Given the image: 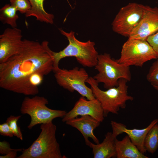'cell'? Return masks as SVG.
Wrapping results in <instances>:
<instances>
[{
  "mask_svg": "<svg viewBox=\"0 0 158 158\" xmlns=\"http://www.w3.org/2000/svg\"><path fill=\"white\" fill-rule=\"evenodd\" d=\"M17 11L10 4H5L0 9V20L3 24H7L11 28H16L17 20L19 18Z\"/></svg>",
  "mask_w": 158,
  "mask_h": 158,
  "instance_id": "obj_18",
  "label": "cell"
},
{
  "mask_svg": "<svg viewBox=\"0 0 158 158\" xmlns=\"http://www.w3.org/2000/svg\"><path fill=\"white\" fill-rule=\"evenodd\" d=\"M158 31V7L145 5L141 18L128 38L147 40Z\"/></svg>",
  "mask_w": 158,
  "mask_h": 158,
  "instance_id": "obj_10",
  "label": "cell"
},
{
  "mask_svg": "<svg viewBox=\"0 0 158 158\" xmlns=\"http://www.w3.org/2000/svg\"><path fill=\"white\" fill-rule=\"evenodd\" d=\"M21 30L7 28L0 35V63L6 62L17 53L23 43Z\"/></svg>",
  "mask_w": 158,
  "mask_h": 158,
  "instance_id": "obj_12",
  "label": "cell"
},
{
  "mask_svg": "<svg viewBox=\"0 0 158 158\" xmlns=\"http://www.w3.org/2000/svg\"><path fill=\"white\" fill-rule=\"evenodd\" d=\"M67 125L78 129L82 134L85 143L88 141L89 138H91L96 144L99 143L98 138L94 135V130L98 127L100 123L89 115L81 116L70 119L66 122Z\"/></svg>",
  "mask_w": 158,
  "mask_h": 158,
  "instance_id": "obj_14",
  "label": "cell"
},
{
  "mask_svg": "<svg viewBox=\"0 0 158 158\" xmlns=\"http://www.w3.org/2000/svg\"><path fill=\"white\" fill-rule=\"evenodd\" d=\"M89 115L100 122L104 119L103 110L99 102L96 98L88 100L81 97L75 103L73 108L63 118L62 121L66 122L79 116Z\"/></svg>",
  "mask_w": 158,
  "mask_h": 158,
  "instance_id": "obj_11",
  "label": "cell"
},
{
  "mask_svg": "<svg viewBox=\"0 0 158 158\" xmlns=\"http://www.w3.org/2000/svg\"><path fill=\"white\" fill-rule=\"evenodd\" d=\"M112 133L108 132L101 143L94 144L89 140L85 144L92 149L94 158L116 157L115 140Z\"/></svg>",
  "mask_w": 158,
  "mask_h": 158,
  "instance_id": "obj_15",
  "label": "cell"
},
{
  "mask_svg": "<svg viewBox=\"0 0 158 158\" xmlns=\"http://www.w3.org/2000/svg\"><path fill=\"white\" fill-rule=\"evenodd\" d=\"M153 87L155 89L158 91V85L154 86H153Z\"/></svg>",
  "mask_w": 158,
  "mask_h": 158,
  "instance_id": "obj_28",
  "label": "cell"
},
{
  "mask_svg": "<svg viewBox=\"0 0 158 158\" xmlns=\"http://www.w3.org/2000/svg\"><path fill=\"white\" fill-rule=\"evenodd\" d=\"M153 63L146 76V79L153 87L158 85V58Z\"/></svg>",
  "mask_w": 158,
  "mask_h": 158,
  "instance_id": "obj_21",
  "label": "cell"
},
{
  "mask_svg": "<svg viewBox=\"0 0 158 158\" xmlns=\"http://www.w3.org/2000/svg\"><path fill=\"white\" fill-rule=\"evenodd\" d=\"M48 103L47 99L43 96H35L24 98L20 111L22 114H28L31 118L30 122L28 126L29 129L37 125L52 121L55 118H63L66 114L65 110L49 108L47 106Z\"/></svg>",
  "mask_w": 158,
  "mask_h": 158,
  "instance_id": "obj_6",
  "label": "cell"
},
{
  "mask_svg": "<svg viewBox=\"0 0 158 158\" xmlns=\"http://www.w3.org/2000/svg\"><path fill=\"white\" fill-rule=\"evenodd\" d=\"M146 151L153 154L158 148V124L154 125L150 130L145 137L144 142Z\"/></svg>",
  "mask_w": 158,
  "mask_h": 158,
  "instance_id": "obj_19",
  "label": "cell"
},
{
  "mask_svg": "<svg viewBox=\"0 0 158 158\" xmlns=\"http://www.w3.org/2000/svg\"><path fill=\"white\" fill-rule=\"evenodd\" d=\"M115 145L117 158H149L139 150L127 135L120 140L116 138Z\"/></svg>",
  "mask_w": 158,
  "mask_h": 158,
  "instance_id": "obj_16",
  "label": "cell"
},
{
  "mask_svg": "<svg viewBox=\"0 0 158 158\" xmlns=\"http://www.w3.org/2000/svg\"><path fill=\"white\" fill-rule=\"evenodd\" d=\"M31 5L30 10L25 14L28 17H35L36 20L42 22L53 24L54 16L51 13H47L44 6V0H29Z\"/></svg>",
  "mask_w": 158,
  "mask_h": 158,
  "instance_id": "obj_17",
  "label": "cell"
},
{
  "mask_svg": "<svg viewBox=\"0 0 158 158\" xmlns=\"http://www.w3.org/2000/svg\"><path fill=\"white\" fill-rule=\"evenodd\" d=\"M16 150L11 149L9 143L5 140L0 141V153L2 155H6L11 151Z\"/></svg>",
  "mask_w": 158,
  "mask_h": 158,
  "instance_id": "obj_26",
  "label": "cell"
},
{
  "mask_svg": "<svg viewBox=\"0 0 158 158\" xmlns=\"http://www.w3.org/2000/svg\"><path fill=\"white\" fill-rule=\"evenodd\" d=\"M24 149H16L15 150L12 151L8 154L5 155H1L0 156V158H14L16 157L17 152H22Z\"/></svg>",
  "mask_w": 158,
  "mask_h": 158,
  "instance_id": "obj_27",
  "label": "cell"
},
{
  "mask_svg": "<svg viewBox=\"0 0 158 158\" xmlns=\"http://www.w3.org/2000/svg\"><path fill=\"white\" fill-rule=\"evenodd\" d=\"M157 58V54L147 40L129 39L122 46L119 63L128 66L142 67L146 62Z\"/></svg>",
  "mask_w": 158,
  "mask_h": 158,
  "instance_id": "obj_7",
  "label": "cell"
},
{
  "mask_svg": "<svg viewBox=\"0 0 158 158\" xmlns=\"http://www.w3.org/2000/svg\"><path fill=\"white\" fill-rule=\"evenodd\" d=\"M10 4L21 13L26 14L31 8L29 0H10Z\"/></svg>",
  "mask_w": 158,
  "mask_h": 158,
  "instance_id": "obj_22",
  "label": "cell"
},
{
  "mask_svg": "<svg viewBox=\"0 0 158 158\" xmlns=\"http://www.w3.org/2000/svg\"><path fill=\"white\" fill-rule=\"evenodd\" d=\"M21 116H14L11 115L8 117L6 121L8 123L14 136L16 137L21 140H23V136L20 128L17 125V122Z\"/></svg>",
  "mask_w": 158,
  "mask_h": 158,
  "instance_id": "obj_20",
  "label": "cell"
},
{
  "mask_svg": "<svg viewBox=\"0 0 158 158\" xmlns=\"http://www.w3.org/2000/svg\"><path fill=\"white\" fill-rule=\"evenodd\" d=\"M44 75L40 73H35L32 74L29 78V81L32 86L38 87L42 83Z\"/></svg>",
  "mask_w": 158,
  "mask_h": 158,
  "instance_id": "obj_23",
  "label": "cell"
},
{
  "mask_svg": "<svg viewBox=\"0 0 158 158\" xmlns=\"http://www.w3.org/2000/svg\"><path fill=\"white\" fill-rule=\"evenodd\" d=\"M158 119L153 120L146 127L142 129H128L124 124L112 121L111 125L112 129V133L115 138L123 133L129 137L131 140L142 153L144 154L146 151L144 145V140L147 133L155 124L158 123Z\"/></svg>",
  "mask_w": 158,
  "mask_h": 158,
  "instance_id": "obj_13",
  "label": "cell"
},
{
  "mask_svg": "<svg viewBox=\"0 0 158 158\" xmlns=\"http://www.w3.org/2000/svg\"><path fill=\"white\" fill-rule=\"evenodd\" d=\"M46 40L40 43L23 40L19 52L0 63V87L25 95L37 94L38 87L30 84L29 78L35 73L44 76L53 71L52 50Z\"/></svg>",
  "mask_w": 158,
  "mask_h": 158,
  "instance_id": "obj_1",
  "label": "cell"
},
{
  "mask_svg": "<svg viewBox=\"0 0 158 158\" xmlns=\"http://www.w3.org/2000/svg\"><path fill=\"white\" fill-rule=\"evenodd\" d=\"M0 134L3 136L10 137L14 136L8 123L6 121L0 125Z\"/></svg>",
  "mask_w": 158,
  "mask_h": 158,
  "instance_id": "obj_25",
  "label": "cell"
},
{
  "mask_svg": "<svg viewBox=\"0 0 158 158\" xmlns=\"http://www.w3.org/2000/svg\"><path fill=\"white\" fill-rule=\"evenodd\" d=\"M144 6L142 4L132 2L121 8L112 23L113 31L128 37L139 22Z\"/></svg>",
  "mask_w": 158,
  "mask_h": 158,
  "instance_id": "obj_9",
  "label": "cell"
},
{
  "mask_svg": "<svg viewBox=\"0 0 158 158\" xmlns=\"http://www.w3.org/2000/svg\"><path fill=\"white\" fill-rule=\"evenodd\" d=\"M95 67L98 73L93 78L99 83H103L107 89L117 86L120 79L128 81L131 79L130 67L119 63L108 53L98 55Z\"/></svg>",
  "mask_w": 158,
  "mask_h": 158,
  "instance_id": "obj_5",
  "label": "cell"
},
{
  "mask_svg": "<svg viewBox=\"0 0 158 158\" xmlns=\"http://www.w3.org/2000/svg\"><path fill=\"white\" fill-rule=\"evenodd\" d=\"M128 82L125 79H120L117 86L104 91L99 88V83L93 77H89L86 80V83L90 85L95 98L101 104L104 117L110 113L118 114L121 108H126L127 101L133 100L134 98L128 94Z\"/></svg>",
  "mask_w": 158,
  "mask_h": 158,
  "instance_id": "obj_3",
  "label": "cell"
},
{
  "mask_svg": "<svg viewBox=\"0 0 158 158\" xmlns=\"http://www.w3.org/2000/svg\"><path fill=\"white\" fill-rule=\"evenodd\" d=\"M61 33L68 41V44L63 49L58 52L51 51L54 69L53 71L59 68V63L62 59L68 57H75L78 62L84 67L92 68L96 65L98 55L94 42L89 40L82 42L75 37V32L71 31L67 32L60 29Z\"/></svg>",
  "mask_w": 158,
  "mask_h": 158,
  "instance_id": "obj_2",
  "label": "cell"
},
{
  "mask_svg": "<svg viewBox=\"0 0 158 158\" xmlns=\"http://www.w3.org/2000/svg\"><path fill=\"white\" fill-rule=\"evenodd\" d=\"M53 72L56 82L60 87L71 92L76 91L88 100L95 98L91 88L86 85L89 77L84 68L75 67L68 70L59 68Z\"/></svg>",
  "mask_w": 158,
  "mask_h": 158,
  "instance_id": "obj_8",
  "label": "cell"
},
{
  "mask_svg": "<svg viewBox=\"0 0 158 158\" xmlns=\"http://www.w3.org/2000/svg\"><path fill=\"white\" fill-rule=\"evenodd\" d=\"M147 41L155 51L158 58V31L149 36Z\"/></svg>",
  "mask_w": 158,
  "mask_h": 158,
  "instance_id": "obj_24",
  "label": "cell"
},
{
  "mask_svg": "<svg viewBox=\"0 0 158 158\" xmlns=\"http://www.w3.org/2000/svg\"><path fill=\"white\" fill-rule=\"evenodd\" d=\"M41 132L28 148L18 158H62L60 145L56 137V126L52 121L41 124Z\"/></svg>",
  "mask_w": 158,
  "mask_h": 158,
  "instance_id": "obj_4",
  "label": "cell"
}]
</instances>
